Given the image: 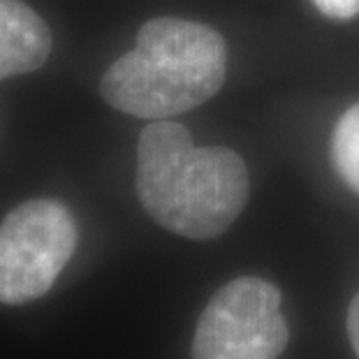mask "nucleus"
Here are the masks:
<instances>
[{"label":"nucleus","instance_id":"20e7f679","mask_svg":"<svg viewBox=\"0 0 359 359\" xmlns=\"http://www.w3.org/2000/svg\"><path fill=\"white\" fill-rule=\"evenodd\" d=\"M287 346L280 292L269 280L243 276L206 304L193 336V359H278Z\"/></svg>","mask_w":359,"mask_h":359},{"label":"nucleus","instance_id":"f257e3e1","mask_svg":"<svg viewBox=\"0 0 359 359\" xmlns=\"http://www.w3.org/2000/svg\"><path fill=\"white\" fill-rule=\"evenodd\" d=\"M248 170L225 147H195L188 128L156 121L137 142V195L144 211L186 239H216L248 202Z\"/></svg>","mask_w":359,"mask_h":359},{"label":"nucleus","instance_id":"0eeeda50","mask_svg":"<svg viewBox=\"0 0 359 359\" xmlns=\"http://www.w3.org/2000/svg\"><path fill=\"white\" fill-rule=\"evenodd\" d=\"M313 5L325 14L327 19L348 21L359 17V0H313Z\"/></svg>","mask_w":359,"mask_h":359},{"label":"nucleus","instance_id":"423d86ee","mask_svg":"<svg viewBox=\"0 0 359 359\" xmlns=\"http://www.w3.org/2000/svg\"><path fill=\"white\" fill-rule=\"evenodd\" d=\"M332 163L339 177L359 195V104L350 107L334 128Z\"/></svg>","mask_w":359,"mask_h":359},{"label":"nucleus","instance_id":"6e6552de","mask_svg":"<svg viewBox=\"0 0 359 359\" xmlns=\"http://www.w3.org/2000/svg\"><path fill=\"white\" fill-rule=\"evenodd\" d=\"M348 336L359 359V292L355 294V299L350 302V309H348Z\"/></svg>","mask_w":359,"mask_h":359},{"label":"nucleus","instance_id":"f03ea898","mask_svg":"<svg viewBox=\"0 0 359 359\" xmlns=\"http://www.w3.org/2000/svg\"><path fill=\"white\" fill-rule=\"evenodd\" d=\"M227 77V47L213 28L177 17L147 21L133 51L107 67L100 93L114 109L165 121L204 104Z\"/></svg>","mask_w":359,"mask_h":359},{"label":"nucleus","instance_id":"39448f33","mask_svg":"<svg viewBox=\"0 0 359 359\" xmlns=\"http://www.w3.org/2000/svg\"><path fill=\"white\" fill-rule=\"evenodd\" d=\"M51 30L33 7L0 0V81L35 72L51 53Z\"/></svg>","mask_w":359,"mask_h":359},{"label":"nucleus","instance_id":"7ed1b4c3","mask_svg":"<svg viewBox=\"0 0 359 359\" xmlns=\"http://www.w3.org/2000/svg\"><path fill=\"white\" fill-rule=\"evenodd\" d=\"M77 223L65 204L28 200L0 223V302L19 306L44 297L77 248Z\"/></svg>","mask_w":359,"mask_h":359}]
</instances>
